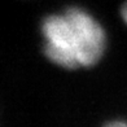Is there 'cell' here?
<instances>
[{"label": "cell", "instance_id": "2", "mask_svg": "<svg viewBox=\"0 0 127 127\" xmlns=\"http://www.w3.org/2000/svg\"><path fill=\"white\" fill-rule=\"evenodd\" d=\"M121 18H122L123 24L127 26V0H125V3L121 7Z\"/></svg>", "mask_w": 127, "mask_h": 127}, {"label": "cell", "instance_id": "1", "mask_svg": "<svg viewBox=\"0 0 127 127\" xmlns=\"http://www.w3.org/2000/svg\"><path fill=\"white\" fill-rule=\"evenodd\" d=\"M44 56L65 70L97 65L108 48V32L90 10L69 7L45 16L40 24Z\"/></svg>", "mask_w": 127, "mask_h": 127}, {"label": "cell", "instance_id": "3", "mask_svg": "<svg viewBox=\"0 0 127 127\" xmlns=\"http://www.w3.org/2000/svg\"><path fill=\"white\" fill-rule=\"evenodd\" d=\"M105 127H127V123L123 121H114V122L108 123Z\"/></svg>", "mask_w": 127, "mask_h": 127}]
</instances>
